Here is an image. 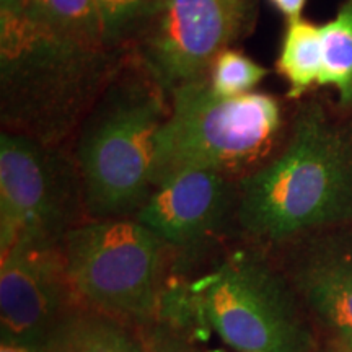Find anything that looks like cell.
Instances as JSON below:
<instances>
[{
    "instance_id": "cell-3",
    "label": "cell",
    "mask_w": 352,
    "mask_h": 352,
    "mask_svg": "<svg viewBox=\"0 0 352 352\" xmlns=\"http://www.w3.org/2000/svg\"><path fill=\"white\" fill-rule=\"evenodd\" d=\"M259 246L248 241L191 283L175 280L157 320L192 338L214 331L239 352H314L300 298Z\"/></svg>"
},
{
    "instance_id": "cell-2",
    "label": "cell",
    "mask_w": 352,
    "mask_h": 352,
    "mask_svg": "<svg viewBox=\"0 0 352 352\" xmlns=\"http://www.w3.org/2000/svg\"><path fill=\"white\" fill-rule=\"evenodd\" d=\"M352 219V126L318 101L297 109L287 142L239 182L235 222L261 246Z\"/></svg>"
},
{
    "instance_id": "cell-10",
    "label": "cell",
    "mask_w": 352,
    "mask_h": 352,
    "mask_svg": "<svg viewBox=\"0 0 352 352\" xmlns=\"http://www.w3.org/2000/svg\"><path fill=\"white\" fill-rule=\"evenodd\" d=\"M236 199V179L215 170H184L153 188L134 219L166 246L189 252L235 222Z\"/></svg>"
},
{
    "instance_id": "cell-23",
    "label": "cell",
    "mask_w": 352,
    "mask_h": 352,
    "mask_svg": "<svg viewBox=\"0 0 352 352\" xmlns=\"http://www.w3.org/2000/svg\"><path fill=\"white\" fill-rule=\"evenodd\" d=\"M331 352H338V349H336V347H334V351H331Z\"/></svg>"
},
{
    "instance_id": "cell-18",
    "label": "cell",
    "mask_w": 352,
    "mask_h": 352,
    "mask_svg": "<svg viewBox=\"0 0 352 352\" xmlns=\"http://www.w3.org/2000/svg\"><path fill=\"white\" fill-rule=\"evenodd\" d=\"M135 329L147 352H201L192 342L195 338L168 321L153 320Z\"/></svg>"
},
{
    "instance_id": "cell-11",
    "label": "cell",
    "mask_w": 352,
    "mask_h": 352,
    "mask_svg": "<svg viewBox=\"0 0 352 352\" xmlns=\"http://www.w3.org/2000/svg\"><path fill=\"white\" fill-rule=\"evenodd\" d=\"M338 227L302 241L285 277L315 320L344 340L352 338V232Z\"/></svg>"
},
{
    "instance_id": "cell-15",
    "label": "cell",
    "mask_w": 352,
    "mask_h": 352,
    "mask_svg": "<svg viewBox=\"0 0 352 352\" xmlns=\"http://www.w3.org/2000/svg\"><path fill=\"white\" fill-rule=\"evenodd\" d=\"M23 7L60 32L107 46L95 0H28Z\"/></svg>"
},
{
    "instance_id": "cell-16",
    "label": "cell",
    "mask_w": 352,
    "mask_h": 352,
    "mask_svg": "<svg viewBox=\"0 0 352 352\" xmlns=\"http://www.w3.org/2000/svg\"><path fill=\"white\" fill-rule=\"evenodd\" d=\"M164 0H95L104 43L111 50H127L155 15Z\"/></svg>"
},
{
    "instance_id": "cell-4",
    "label": "cell",
    "mask_w": 352,
    "mask_h": 352,
    "mask_svg": "<svg viewBox=\"0 0 352 352\" xmlns=\"http://www.w3.org/2000/svg\"><path fill=\"white\" fill-rule=\"evenodd\" d=\"M168 109V96L131 54L77 131L74 160L88 217H134L145 204Z\"/></svg>"
},
{
    "instance_id": "cell-8",
    "label": "cell",
    "mask_w": 352,
    "mask_h": 352,
    "mask_svg": "<svg viewBox=\"0 0 352 352\" xmlns=\"http://www.w3.org/2000/svg\"><path fill=\"white\" fill-rule=\"evenodd\" d=\"M250 0H164L129 51L166 96L209 77L220 52L243 34Z\"/></svg>"
},
{
    "instance_id": "cell-13",
    "label": "cell",
    "mask_w": 352,
    "mask_h": 352,
    "mask_svg": "<svg viewBox=\"0 0 352 352\" xmlns=\"http://www.w3.org/2000/svg\"><path fill=\"white\" fill-rule=\"evenodd\" d=\"M277 70L289 82V98L297 100L323 72V36L321 26L302 19L290 20L280 47Z\"/></svg>"
},
{
    "instance_id": "cell-20",
    "label": "cell",
    "mask_w": 352,
    "mask_h": 352,
    "mask_svg": "<svg viewBox=\"0 0 352 352\" xmlns=\"http://www.w3.org/2000/svg\"><path fill=\"white\" fill-rule=\"evenodd\" d=\"M0 352H46V351L41 349V347H33V346L16 344V342L2 341V346H0Z\"/></svg>"
},
{
    "instance_id": "cell-1",
    "label": "cell",
    "mask_w": 352,
    "mask_h": 352,
    "mask_svg": "<svg viewBox=\"0 0 352 352\" xmlns=\"http://www.w3.org/2000/svg\"><path fill=\"white\" fill-rule=\"evenodd\" d=\"M129 56L60 32L25 7L0 10L2 129L60 147Z\"/></svg>"
},
{
    "instance_id": "cell-12",
    "label": "cell",
    "mask_w": 352,
    "mask_h": 352,
    "mask_svg": "<svg viewBox=\"0 0 352 352\" xmlns=\"http://www.w3.org/2000/svg\"><path fill=\"white\" fill-rule=\"evenodd\" d=\"M129 323L78 305L59 324L44 351L46 352H147L138 329Z\"/></svg>"
},
{
    "instance_id": "cell-5",
    "label": "cell",
    "mask_w": 352,
    "mask_h": 352,
    "mask_svg": "<svg viewBox=\"0 0 352 352\" xmlns=\"http://www.w3.org/2000/svg\"><path fill=\"white\" fill-rule=\"evenodd\" d=\"M168 100V116L157 135L153 188L192 168L240 182L274 155L284 118L272 95L222 96L206 77L175 88Z\"/></svg>"
},
{
    "instance_id": "cell-9",
    "label": "cell",
    "mask_w": 352,
    "mask_h": 352,
    "mask_svg": "<svg viewBox=\"0 0 352 352\" xmlns=\"http://www.w3.org/2000/svg\"><path fill=\"white\" fill-rule=\"evenodd\" d=\"M78 305L60 243H20L2 253V341L44 349Z\"/></svg>"
},
{
    "instance_id": "cell-19",
    "label": "cell",
    "mask_w": 352,
    "mask_h": 352,
    "mask_svg": "<svg viewBox=\"0 0 352 352\" xmlns=\"http://www.w3.org/2000/svg\"><path fill=\"white\" fill-rule=\"evenodd\" d=\"M307 0H271V3L277 10L283 13L284 16H287L289 21L300 19V13L305 7Z\"/></svg>"
},
{
    "instance_id": "cell-7",
    "label": "cell",
    "mask_w": 352,
    "mask_h": 352,
    "mask_svg": "<svg viewBox=\"0 0 352 352\" xmlns=\"http://www.w3.org/2000/svg\"><path fill=\"white\" fill-rule=\"evenodd\" d=\"M87 214L74 157L23 134H0V246L60 243Z\"/></svg>"
},
{
    "instance_id": "cell-6",
    "label": "cell",
    "mask_w": 352,
    "mask_h": 352,
    "mask_svg": "<svg viewBox=\"0 0 352 352\" xmlns=\"http://www.w3.org/2000/svg\"><path fill=\"white\" fill-rule=\"evenodd\" d=\"M165 246L134 217L90 219L60 241L69 280L82 305L134 327L158 318Z\"/></svg>"
},
{
    "instance_id": "cell-22",
    "label": "cell",
    "mask_w": 352,
    "mask_h": 352,
    "mask_svg": "<svg viewBox=\"0 0 352 352\" xmlns=\"http://www.w3.org/2000/svg\"><path fill=\"white\" fill-rule=\"evenodd\" d=\"M338 352H352V338H344V340H336Z\"/></svg>"
},
{
    "instance_id": "cell-14",
    "label": "cell",
    "mask_w": 352,
    "mask_h": 352,
    "mask_svg": "<svg viewBox=\"0 0 352 352\" xmlns=\"http://www.w3.org/2000/svg\"><path fill=\"white\" fill-rule=\"evenodd\" d=\"M323 72L318 85L338 91L340 107L352 109V0H342L336 16L321 26Z\"/></svg>"
},
{
    "instance_id": "cell-17",
    "label": "cell",
    "mask_w": 352,
    "mask_h": 352,
    "mask_svg": "<svg viewBox=\"0 0 352 352\" xmlns=\"http://www.w3.org/2000/svg\"><path fill=\"white\" fill-rule=\"evenodd\" d=\"M270 70L250 59L243 52L226 50L214 60L209 72V83L215 94L222 96H241L253 94Z\"/></svg>"
},
{
    "instance_id": "cell-21",
    "label": "cell",
    "mask_w": 352,
    "mask_h": 352,
    "mask_svg": "<svg viewBox=\"0 0 352 352\" xmlns=\"http://www.w3.org/2000/svg\"><path fill=\"white\" fill-rule=\"evenodd\" d=\"M28 0H0V10H15L21 8Z\"/></svg>"
}]
</instances>
